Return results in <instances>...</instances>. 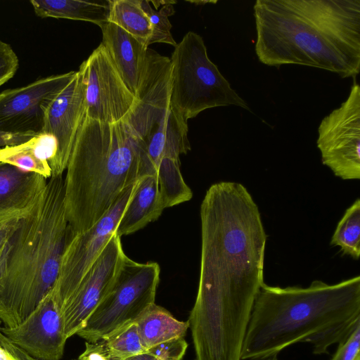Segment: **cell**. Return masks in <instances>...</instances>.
Masks as SVG:
<instances>
[{
	"label": "cell",
	"mask_w": 360,
	"mask_h": 360,
	"mask_svg": "<svg viewBox=\"0 0 360 360\" xmlns=\"http://www.w3.org/2000/svg\"><path fill=\"white\" fill-rule=\"evenodd\" d=\"M35 14L40 18H65L94 23L101 27L108 22V1L32 0Z\"/></svg>",
	"instance_id": "20"
},
{
	"label": "cell",
	"mask_w": 360,
	"mask_h": 360,
	"mask_svg": "<svg viewBox=\"0 0 360 360\" xmlns=\"http://www.w3.org/2000/svg\"><path fill=\"white\" fill-rule=\"evenodd\" d=\"M85 116L84 84L79 71L51 104L46 116L44 133L53 135L57 153L50 165L51 177L66 170L78 129Z\"/></svg>",
	"instance_id": "15"
},
{
	"label": "cell",
	"mask_w": 360,
	"mask_h": 360,
	"mask_svg": "<svg viewBox=\"0 0 360 360\" xmlns=\"http://www.w3.org/2000/svg\"><path fill=\"white\" fill-rule=\"evenodd\" d=\"M1 321L0 320V324ZM0 347L8 352L16 360H35L22 349L13 343L0 331Z\"/></svg>",
	"instance_id": "33"
},
{
	"label": "cell",
	"mask_w": 360,
	"mask_h": 360,
	"mask_svg": "<svg viewBox=\"0 0 360 360\" xmlns=\"http://www.w3.org/2000/svg\"><path fill=\"white\" fill-rule=\"evenodd\" d=\"M9 250V240L0 249V281L3 278L7 263Z\"/></svg>",
	"instance_id": "35"
},
{
	"label": "cell",
	"mask_w": 360,
	"mask_h": 360,
	"mask_svg": "<svg viewBox=\"0 0 360 360\" xmlns=\"http://www.w3.org/2000/svg\"><path fill=\"white\" fill-rule=\"evenodd\" d=\"M134 323L147 350L164 341L184 337L189 328L188 321L176 319L167 309L155 303L149 307Z\"/></svg>",
	"instance_id": "21"
},
{
	"label": "cell",
	"mask_w": 360,
	"mask_h": 360,
	"mask_svg": "<svg viewBox=\"0 0 360 360\" xmlns=\"http://www.w3.org/2000/svg\"><path fill=\"white\" fill-rule=\"evenodd\" d=\"M161 202L164 208L190 200L193 193L180 171V160L164 158L155 167Z\"/></svg>",
	"instance_id": "23"
},
{
	"label": "cell",
	"mask_w": 360,
	"mask_h": 360,
	"mask_svg": "<svg viewBox=\"0 0 360 360\" xmlns=\"http://www.w3.org/2000/svg\"><path fill=\"white\" fill-rule=\"evenodd\" d=\"M84 84L85 116L105 123L124 120L136 102L101 44L79 66Z\"/></svg>",
	"instance_id": "11"
},
{
	"label": "cell",
	"mask_w": 360,
	"mask_h": 360,
	"mask_svg": "<svg viewBox=\"0 0 360 360\" xmlns=\"http://www.w3.org/2000/svg\"><path fill=\"white\" fill-rule=\"evenodd\" d=\"M47 184L44 176L0 162V213L33 206Z\"/></svg>",
	"instance_id": "17"
},
{
	"label": "cell",
	"mask_w": 360,
	"mask_h": 360,
	"mask_svg": "<svg viewBox=\"0 0 360 360\" xmlns=\"http://www.w3.org/2000/svg\"><path fill=\"white\" fill-rule=\"evenodd\" d=\"M0 360H16L8 352L0 347Z\"/></svg>",
	"instance_id": "37"
},
{
	"label": "cell",
	"mask_w": 360,
	"mask_h": 360,
	"mask_svg": "<svg viewBox=\"0 0 360 360\" xmlns=\"http://www.w3.org/2000/svg\"><path fill=\"white\" fill-rule=\"evenodd\" d=\"M74 234L65 214L64 177H51L9 238L6 271L0 281V320L4 327L24 321L53 288Z\"/></svg>",
	"instance_id": "4"
},
{
	"label": "cell",
	"mask_w": 360,
	"mask_h": 360,
	"mask_svg": "<svg viewBox=\"0 0 360 360\" xmlns=\"http://www.w3.org/2000/svg\"><path fill=\"white\" fill-rule=\"evenodd\" d=\"M355 79L347 98L318 128L322 163L343 180L360 179V86Z\"/></svg>",
	"instance_id": "10"
},
{
	"label": "cell",
	"mask_w": 360,
	"mask_h": 360,
	"mask_svg": "<svg viewBox=\"0 0 360 360\" xmlns=\"http://www.w3.org/2000/svg\"><path fill=\"white\" fill-rule=\"evenodd\" d=\"M32 207L23 210L0 213V249L9 240L21 219Z\"/></svg>",
	"instance_id": "30"
},
{
	"label": "cell",
	"mask_w": 360,
	"mask_h": 360,
	"mask_svg": "<svg viewBox=\"0 0 360 360\" xmlns=\"http://www.w3.org/2000/svg\"><path fill=\"white\" fill-rule=\"evenodd\" d=\"M188 344L184 337L176 338L155 345L147 352L160 360H181Z\"/></svg>",
	"instance_id": "28"
},
{
	"label": "cell",
	"mask_w": 360,
	"mask_h": 360,
	"mask_svg": "<svg viewBox=\"0 0 360 360\" xmlns=\"http://www.w3.org/2000/svg\"><path fill=\"white\" fill-rule=\"evenodd\" d=\"M126 360H160L148 352L141 354L139 355L134 356Z\"/></svg>",
	"instance_id": "36"
},
{
	"label": "cell",
	"mask_w": 360,
	"mask_h": 360,
	"mask_svg": "<svg viewBox=\"0 0 360 360\" xmlns=\"http://www.w3.org/2000/svg\"><path fill=\"white\" fill-rule=\"evenodd\" d=\"M104 46L120 75L135 94L148 48L117 25L101 27Z\"/></svg>",
	"instance_id": "16"
},
{
	"label": "cell",
	"mask_w": 360,
	"mask_h": 360,
	"mask_svg": "<svg viewBox=\"0 0 360 360\" xmlns=\"http://www.w3.org/2000/svg\"><path fill=\"white\" fill-rule=\"evenodd\" d=\"M330 245L339 246L344 255L354 259L360 257V200L348 207L332 236Z\"/></svg>",
	"instance_id": "24"
},
{
	"label": "cell",
	"mask_w": 360,
	"mask_h": 360,
	"mask_svg": "<svg viewBox=\"0 0 360 360\" xmlns=\"http://www.w3.org/2000/svg\"><path fill=\"white\" fill-rule=\"evenodd\" d=\"M160 275L158 263H139L127 256L112 288L77 335L95 343L134 323L155 303Z\"/></svg>",
	"instance_id": "8"
},
{
	"label": "cell",
	"mask_w": 360,
	"mask_h": 360,
	"mask_svg": "<svg viewBox=\"0 0 360 360\" xmlns=\"http://www.w3.org/2000/svg\"><path fill=\"white\" fill-rule=\"evenodd\" d=\"M109 2L108 22L117 25L148 48L152 29L141 6V0H109Z\"/></svg>",
	"instance_id": "22"
},
{
	"label": "cell",
	"mask_w": 360,
	"mask_h": 360,
	"mask_svg": "<svg viewBox=\"0 0 360 360\" xmlns=\"http://www.w3.org/2000/svg\"><path fill=\"white\" fill-rule=\"evenodd\" d=\"M18 65V58L12 47L0 41V86L14 76Z\"/></svg>",
	"instance_id": "29"
},
{
	"label": "cell",
	"mask_w": 360,
	"mask_h": 360,
	"mask_svg": "<svg viewBox=\"0 0 360 360\" xmlns=\"http://www.w3.org/2000/svg\"><path fill=\"white\" fill-rule=\"evenodd\" d=\"M171 101L186 121L208 108L236 105L250 110L208 57L202 37L187 32L170 58Z\"/></svg>",
	"instance_id": "7"
},
{
	"label": "cell",
	"mask_w": 360,
	"mask_h": 360,
	"mask_svg": "<svg viewBox=\"0 0 360 360\" xmlns=\"http://www.w3.org/2000/svg\"><path fill=\"white\" fill-rule=\"evenodd\" d=\"M126 257L121 238L115 233L60 311L67 340L84 327L90 315L109 292Z\"/></svg>",
	"instance_id": "13"
},
{
	"label": "cell",
	"mask_w": 360,
	"mask_h": 360,
	"mask_svg": "<svg viewBox=\"0 0 360 360\" xmlns=\"http://www.w3.org/2000/svg\"><path fill=\"white\" fill-rule=\"evenodd\" d=\"M56 153L55 137L41 133L22 144L0 148V162L26 172L38 174L47 179L51 177L50 165Z\"/></svg>",
	"instance_id": "19"
},
{
	"label": "cell",
	"mask_w": 360,
	"mask_h": 360,
	"mask_svg": "<svg viewBox=\"0 0 360 360\" xmlns=\"http://www.w3.org/2000/svg\"><path fill=\"white\" fill-rule=\"evenodd\" d=\"M175 1H163L161 7L153 8L148 0H141V6L147 15L152 29V34L148 41V46L153 43H165L173 46H176L172 33V24L169 16L175 13L174 4Z\"/></svg>",
	"instance_id": "26"
},
{
	"label": "cell",
	"mask_w": 360,
	"mask_h": 360,
	"mask_svg": "<svg viewBox=\"0 0 360 360\" xmlns=\"http://www.w3.org/2000/svg\"><path fill=\"white\" fill-rule=\"evenodd\" d=\"M253 10L262 63L359 75L360 0H257Z\"/></svg>",
	"instance_id": "2"
},
{
	"label": "cell",
	"mask_w": 360,
	"mask_h": 360,
	"mask_svg": "<svg viewBox=\"0 0 360 360\" xmlns=\"http://www.w3.org/2000/svg\"><path fill=\"white\" fill-rule=\"evenodd\" d=\"M76 71L39 79L0 93V130L23 134L44 133L48 111Z\"/></svg>",
	"instance_id": "12"
},
{
	"label": "cell",
	"mask_w": 360,
	"mask_h": 360,
	"mask_svg": "<svg viewBox=\"0 0 360 360\" xmlns=\"http://www.w3.org/2000/svg\"><path fill=\"white\" fill-rule=\"evenodd\" d=\"M359 347L360 324L344 342L338 344V348L330 360H355L360 356Z\"/></svg>",
	"instance_id": "31"
},
{
	"label": "cell",
	"mask_w": 360,
	"mask_h": 360,
	"mask_svg": "<svg viewBox=\"0 0 360 360\" xmlns=\"http://www.w3.org/2000/svg\"><path fill=\"white\" fill-rule=\"evenodd\" d=\"M124 120L144 144L153 172L164 158L179 160L191 150L188 121L171 101L170 58L148 48L135 93Z\"/></svg>",
	"instance_id": "6"
},
{
	"label": "cell",
	"mask_w": 360,
	"mask_h": 360,
	"mask_svg": "<svg viewBox=\"0 0 360 360\" xmlns=\"http://www.w3.org/2000/svg\"><path fill=\"white\" fill-rule=\"evenodd\" d=\"M200 214L199 284L188 320L195 360H241L254 303L264 283L267 235L257 205L238 182L211 185Z\"/></svg>",
	"instance_id": "1"
},
{
	"label": "cell",
	"mask_w": 360,
	"mask_h": 360,
	"mask_svg": "<svg viewBox=\"0 0 360 360\" xmlns=\"http://www.w3.org/2000/svg\"><path fill=\"white\" fill-rule=\"evenodd\" d=\"M36 135L8 132L0 130V147L13 146L27 142Z\"/></svg>",
	"instance_id": "34"
},
{
	"label": "cell",
	"mask_w": 360,
	"mask_h": 360,
	"mask_svg": "<svg viewBox=\"0 0 360 360\" xmlns=\"http://www.w3.org/2000/svg\"><path fill=\"white\" fill-rule=\"evenodd\" d=\"M101 341L109 354L118 360H126L147 352L135 323L118 329Z\"/></svg>",
	"instance_id": "25"
},
{
	"label": "cell",
	"mask_w": 360,
	"mask_h": 360,
	"mask_svg": "<svg viewBox=\"0 0 360 360\" xmlns=\"http://www.w3.org/2000/svg\"><path fill=\"white\" fill-rule=\"evenodd\" d=\"M0 331L35 360H60L67 339L51 290L21 323Z\"/></svg>",
	"instance_id": "14"
},
{
	"label": "cell",
	"mask_w": 360,
	"mask_h": 360,
	"mask_svg": "<svg viewBox=\"0 0 360 360\" xmlns=\"http://www.w3.org/2000/svg\"><path fill=\"white\" fill-rule=\"evenodd\" d=\"M265 360H278L277 356H271V357H269Z\"/></svg>",
	"instance_id": "38"
},
{
	"label": "cell",
	"mask_w": 360,
	"mask_h": 360,
	"mask_svg": "<svg viewBox=\"0 0 360 360\" xmlns=\"http://www.w3.org/2000/svg\"><path fill=\"white\" fill-rule=\"evenodd\" d=\"M359 324L360 317L349 320L309 338L306 342L312 345L314 354H328L330 345L344 342Z\"/></svg>",
	"instance_id": "27"
},
{
	"label": "cell",
	"mask_w": 360,
	"mask_h": 360,
	"mask_svg": "<svg viewBox=\"0 0 360 360\" xmlns=\"http://www.w3.org/2000/svg\"><path fill=\"white\" fill-rule=\"evenodd\" d=\"M360 317V276L330 285L281 288L264 283L243 343L241 360H265L285 347Z\"/></svg>",
	"instance_id": "5"
},
{
	"label": "cell",
	"mask_w": 360,
	"mask_h": 360,
	"mask_svg": "<svg viewBox=\"0 0 360 360\" xmlns=\"http://www.w3.org/2000/svg\"><path fill=\"white\" fill-rule=\"evenodd\" d=\"M164 210L156 176L152 174L141 177L121 217L115 234L121 238L141 230L149 223L156 221Z\"/></svg>",
	"instance_id": "18"
},
{
	"label": "cell",
	"mask_w": 360,
	"mask_h": 360,
	"mask_svg": "<svg viewBox=\"0 0 360 360\" xmlns=\"http://www.w3.org/2000/svg\"><path fill=\"white\" fill-rule=\"evenodd\" d=\"M148 163L144 144L127 122L84 116L64 177L65 214L73 233L100 220Z\"/></svg>",
	"instance_id": "3"
},
{
	"label": "cell",
	"mask_w": 360,
	"mask_h": 360,
	"mask_svg": "<svg viewBox=\"0 0 360 360\" xmlns=\"http://www.w3.org/2000/svg\"><path fill=\"white\" fill-rule=\"evenodd\" d=\"M74 360H118L112 357L103 342L100 340L95 343L86 342L85 350L78 359Z\"/></svg>",
	"instance_id": "32"
},
{
	"label": "cell",
	"mask_w": 360,
	"mask_h": 360,
	"mask_svg": "<svg viewBox=\"0 0 360 360\" xmlns=\"http://www.w3.org/2000/svg\"><path fill=\"white\" fill-rule=\"evenodd\" d=\"M139 179L122 193L93 226L84 232L75 233L67 244L57 280L51 289L59 312L115 233L121 217L137 188Z\"/></svg>",
	"instance_id": "9"
},
{
	"label": "cell",
	"mask_w": 360,
	"mask_h": 360,
	"mask_svg": "<svg viewBox=\"0 0 360 360\" xmlns=\"http://www.w3.org/2000/svg\"><path fill=\"white\" fill-rule=\"evenodd\" d=\"M355 360H360V356H357Z\"/></svg>",
	"instance_id": "39"
}]
</instances>
